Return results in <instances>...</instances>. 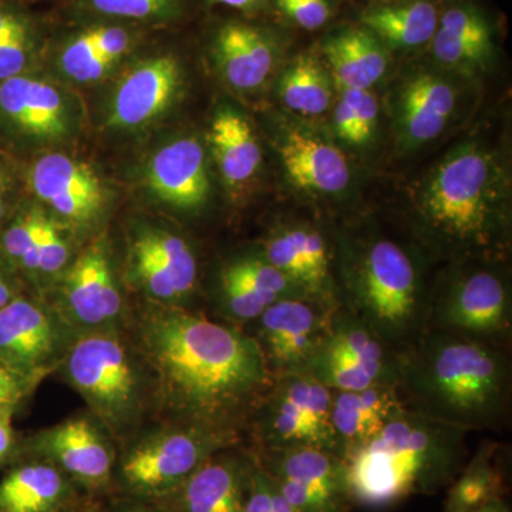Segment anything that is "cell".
Masks as SVG:
<instances>
[{
	"mask_svg": "<svg viewBox=\"0 0 512 512\" xmlns=\"http://www.w3.org/2000/svg\"><path fill=\"white\" fill-rule=\"evenodd\" d=\"M138 335L165 404L185 423L239 431L274 382L249 333L201 313L157 309Z\"/></svg>",
	"mask_w": 512,
	"mask_h": 512,
	"instance_id": "6da1fadb",
	"label": "cell"
},
{
	"mask_svg": "<svg viewBox=\"0 0 512 512\" xmlns=\"http://www.w3.org/2000/svg\"><path fill=\"white\" fill-rule=\"evenodd\" d=\"M507 348L427 328L399 353L397 389L414 412L470 431L498 429L511 402Z\"/></svg>",
	"mask_w": 512,
	"mask_h": 512,
	"instance_id": "7a4b0ae2",
	"label": "cell"
},
{
	"mask_svg": "<svg viewBox=\"0 0 512 512\" xmlns=\"http://www.w3.org/2000/svg\"><path fill=\"white\" fill-rule=\"evenodd\" d=\"M421 241L451 264L501 259L510 242L507 180L478 144L448 153L414 194Z\"/></svg>",
	"mask_w": 512,
	"mask_h": 512,
	"instance_id": "3957f363",
	"label": "cell"
},
{
	"mask_svg": "<svg viewBox=\"0 0 512 512\" xmlns=\"http://www.w3.org/2000/svg\"><path fill=\"white\" fill-rule=\"evenodd\" d=\"M471 431L404 407L379 436L343 458L353 507L386 510L453 483Z\"/></svg>",
	"mask_w": 512,
	"mask_h": 512,
	"instance_id": "277c9868",
	"label": "cell"
},
{
	"mask_svg": "<svg viewBox=\"0 0 512 512\" xmlns=\"http://www.w3.org/2000/svg\"><path fill=\"white\" fill-rule=\"evenodd\" d=\"M342 308L363 320L397 353L427 329L430 292L419 261L382 234L343 245Z\"/></svg>",
	"mask_w": 512,
	"mask_h": 512,
	"instance_id": "5b68a950",
	"label": "cell"
},
{
	"mask_svg": "<svg viewBox=\"0 0 512 512\" xmlns=\"http://www.w3.org/2000/svg\"><path fill=\"white\" fill-rule=\"evenodd\" d=\"M497 261L453 264L444 284L430 292L427 328L507 348L512 332L511 286Z\"/></svg>",
	"mask_w": 512,
	"mask_h": 512,
	"instance_id": "8992f818",
	"label": "cell"
},
{
	"mask_svg": "<svg viewBox=\"0 0 512 512\" xmlns=\"http://www.w3.org/2000/svg\"><path fill=\"white\" fill-rule=\"evenodd\" d=\"M237 430L184 423L138 443L124 456L121 483L140 497L171 495L218 451L238 443Z\"/></svg>",
	"mask_w": 512,
	"mask_h": 512,
	"instance_id": "52a82bcc",
	"label": "cell"
},
{
	"mask_svg": "<svg viewBox=\"0 0 512 512\" xmlns=\"http://www.w3.org/2000/svg\"><path fill=\"white\" fill-rule=\"evenodd\" d=\"M332 402L333 390L308 373L274 377L249 419L258 448L306 446L336 454Z\"/></svg>",
	"mask_w": 512,
	"mask_h": 512,
	"instance_id": "ba28073f",
	"label": "cell"
},
{
	"mask_svg": "<svg viewBox=\"0 0 512 512\" xmlns=\"http://www.w3.org/2000/svg\"><path fill=\"white\" fill-rule=\"evenodd\" d=\"M67 376L99 416L119 426L140 404V372L117 336L80 339L67 357Z\"/></svg>",
	"mask_w": 512,
	"mask_h": 512,
	"instance_id": "9c48e42d",
	"label": "cell"
},
{
	"mask_svg": "<svg viewBox=\"0 0 512 512\" xmlns=\"http://www.w3.org/2000/svg\"><path fill=\"white\" fill-rule=\"evenodd\" d=\"M256 460L298 512H350L346 468L330 451L306 446L256 448Z\"/></svg>",
	"mask_w": 512,
	"mask_h": 512,
	"instance_id": "30bf717a",
	"label": "cell"
},
{
	"mask_svg": "<svg viewBox=\"0 0 512 512\" xmlns=\"http://www.w3.org/2000/svg\"><path fill=\"white\" fill-rule=\"evenodd\" d=\"M339 306L306 298L281 299L255 322L254 333L272 377L306 373L328 336Z\"/></svg>",
	"mask_w": 512,
	"mask_h": 512,
	"instance_id": "8fae6325",
	"label": "cell"
},
{
	"mask_svg": "<svg viewBox=\"0 0 512 512\" xmlns=\"http://www.w3.org/2000/svg\"><path fill=\"white\" fill-rule=\"evenodd\" d=\"M70 127L69 106L53 84L29 73L0 82V134L12 143H53Z\"/></svg>",
	"mask_w": 512,
	"mask_h": 512,
	"instance_id": "7c38bea8",
	"label": "cell"
},
{
	"mask_svg": "<svg viewBox=\"0 0 512 512\" xmlns=\"http://www.w3.org/2000/svg\"><path fill=\"white\" fill-rule=\"evenodd\" d=\"M262 255L308 299L340 306L328 238L309 222H288L265 239Z\"/></svg>",
	"mask_w": 512,
	"mask_h": 512,
	"instance_id": "4fadbf2b",
	"label": "cell"
},
{
	"mask_svg": "<svg viewBox=\"0 0 512 512\" xmlns=\"http://www.w3.org/2000/svg\"><path fill=\"white\" fill-rule=\"evenodd\" d=\"M258 466L255 453L234 447L201 464L173 494V512H242Z\"/></svg>",
	"mask_w": 512,
	"mask_h": 512,
	"instance_id": "5bb4252c",
	"label": "cell"
},
{
	"mask_svg": "<svg viewBox=\"0 0 512 512\" xmlns=\"http://www.w3.org/2000/svg\"><path fill=\"white\" fill-rule=\"evenodd\" d=\"M28 181L40 201L73 224H89L106 202V190L99 175L89 165L66 154L40 157L30 167Z\"/></svg>",
	"mask_w": 512,
	"mask_h": 512,
	"instance_id": "9a60e30c",
	"label": "cell"
},
{
	"mask_svg": "<svg viewBox=\"0 0 512 512\" xmlns=\"http://www.w3.org/2000/svg\"><path fill=\"white\" fill-rule=\"evenodd\" d=\"M183 84L177 57L165 55L141 62L126 74L111 97L109 124L136 130L153 123L170 109Z\"/></svg>",
	"mask_w": 512,
	"mask_h": 512,
	"instance_id": "2e32d148",
	"label": "cell"
},
{
	"mask_svg": "<svg viewBox=\"0 0 512 512\" xmlns=\"http://www.w3.org/2000/svg\"><path fill=\"white\" fill-rule=\"evenodd\" d=\"M57 345L55 320L36 302L18 296L0 309V362L33 377L49 365Z\"/></svg>",
	"mask_w": 512,
	"mask_h": 512,
	"instance_id": "e0dca14e",
	"label": "cell"
},
{
	"mask_svg": "<svg viewBox=\"0 0 512 512\" xmlns=\"http://www.w3.org/2000/svg\"><path fill=\"white\" fill-rule=\"evenodd\" d=\"M147 184L158 200L184 211H197L210 197L204 148L195 138L165 144L147 167Z\"/></svg>",
	"mask_w": 512,
	"mask_h": 512,
	"instance_id": "ac0fdd59",
	"label": "cell"
},
{
	"mask_svg": "<svg viewBox=\"0 0 512 512\" xmlns=\"http://www.w3.org/2000/svg\"><path fill=\"white\" fill-rule=\"evenodd\" d=\"M397 386L376 384L352 392H333L332 423L336 454L346 458L379 436L394 414L404 409Z\"/></svg>",
	"mask_w": 512,
	"mask_h": 512,
	"instance_id": "d6986e66",
	"label": "cell"
},
{
	"mask_svg": "<svg viewBox=\"0 0 512 512\" xmlns=\"http://www.w3.org/2000/svg\"><path fill=\"white\" fill-rule=\"evenodd\" d=\"M430 47L434 59L448 69L477 72L493 59L494 28L483 9L471 2H456L441 9Z\"/></svg>",
	"mask_w": 512,
	"mask_h": 512,
	"instance_id": "ffe728a7",
	"label": "cell"
},
{
	"mask_svg": "<svg viewBox=\"0 0 512 512\" xmlns=\"http://www.w3.org/2000/svg\"><path fill=\"white\" fill-rule=\"evenodd\" d=\"M456 103V89L439 74L420 72L409 77L397 97V127L404 143L420 146L439 137Z\"/></svg>",
	"mask_w": 512,
	"mask_h": 512,
	"instance_id": "44dd1931",
	"label": "cell"
},
{
	"mask_svg": "<svg viewBox=\"0 0 512 512\" xmlns=\"http://www.w3.org/2000/svg\"><path fill=\"white\" fill-rule=\"evenodd\" d=\"M214 53L225 80L245 92L258 89L271 76L278 47L266 30L231 22L218 30Z\"/></svg>",
	"mask_w": 512,
	"mask_h": 512,
	"instance_id": "7402d4cb",
	"label": "cell"
},
{
	"mask_svg": "<svg viewBox=\"0 0 512 512\" xmlns=\"http://www.w3.org/2000/svg\"><path fill=\"white\" fill-rule=\"evenodd\" d=\"M322 348L348 360L365 373L373 384L397 386L399 353L390 348L363 320L342 306L333 313Z\"/></svg>",
	"mask_w": 512,
	"mask_h": 512,
	"instance_id": "603a6c76",
	"label": "cell"
},
{
	"mask_svg": "<svg viewBox=\"0 0 512 512\" xmlns=\"http://www.w3.org/2000/svg\"><path fill=\"white\" fill-rule=\"evenodd\" d=\"M279 153L289 180L302 190L336 194L350 183L348 160L322 138L299 130L289 131Z\"/></svg>",
	"mask_w": 512,
	"mask_h": 512,
	"instance_id": "cb8c5ba5",
	"label": "cell"
},
{
	"mask_svg": "<svg viewBox=\"0 0 512 512\" xmlns=\"http://www.w3.org/2000/svg\"><path fill=\"white\" fill-rule=\"evenodd\" d=\"M64 293L70 311L86 325H101L119 315L120 293L103 248L96 245L74 262Z\"/></svg>",
	"mask_w": 512,
	"mask_h": 512,
	"instance_id": "d4e9b609",
	"label": "cell"
},
{
	"mask_svg": "<svg viewBox=\"0 0 512 512\" xmlns=\"http://www.w3.org/2000/svg\"><path fill=\"white\" fill-rule=\"evenodd\" d=\"M330 76L343 90H370L386 73L387 50L363 26L340 29L323 43Z\"/></svg>",
	"mask_w": 512,
	"mask_h": 512,
	"instance_id": "484cf974",
	"label": "cell"
},
{
	"mask_svg": "<svg viewBox=\"0 0 512 512\" xmlns=\"http://www.w3.org/2000/svg\"><path fill=\"white\" fill-rule=\"evenodd\" d=\"M441 15L433 0H397L367 9L360 26L372 32L384 47L410 50L430 45Z\"/></svg>",
	"mask_w": 512,
	"mask_h": 512,
	"instance_id": "4316f807",
	"label": "cell"
},
{
	"mask_svg": "<svg viewBox=\"0 0 512 512\" xmlns=\"http://www.w3.org/2000/svg\"><path fill=\"white\" fill-rule=\"evenodd\" d=\"M46 447L57 466L83 484L96 487L111 476L109 447L87 420H70L56 427L47 436Z\"/></svg>",
	"mask_w": 512,
	"mask_h": 512,
	"instance_id": "83f0119b",
	"label": "cell"
},
{
	"mask_svg": "<svg viewBox=\"0 0 512 512\" xmlns=\"http://www.w3.org/2000/svg\"><path fill=\"white\" fill-rule=\"evenodd\" d=\"M208 136L215 163L229 187H241L258 173L261 146L244 116L232 109H221L212 120Z\"/></svg>",
	"mask_w": 512,
	"mask_h": 512,
	"instance_id": "f1b7e54d",
	"label": "cell"
},
{
	"mask_svg": "<svg viewBox=\"0 0 512 512\" xmlns=\"http://www.w3.org/2000/svg\"><path fill=\"white\" fill-rule=\"evenodd\" d=\"M500 446L495 441L481 443L468 458L453 483L448 485L443 512H473L483 505L505 498L507 481L498 460Z\"/></svg>",
	"mask_w": 512,
	"mask_h": 512,
	"instance_id": "f546056e",
	"label": "cell"
},
{
	"mask_svg": "<svg viewBox=\"0 0 512 512\" xmlns=\"http://www.w3.org/2000/svg\"><path fill=\"white\" fill-rule=\"evenodd\" d=\"M64 493L66 481L55 466L26 464L0 483V512H52Z\"/></svg>",
	"mask_w": 512,
	"mask_h": 512,
	"instance_id": "4dcf8cb0",
	"label": "cell"
},
{
	"mask_svg": "<svg viewBox=\"0 0 512 512\" xmlns=\"http://www.w3.org/2000/svg\"><path fill=\"white\" fill-rule=\"evenodd\" d=\"M329 76L318 57H296L282 77L281 97L285 106L306 117L325 113L332 101Z\"/></svg>",
	"mask_w": 512,
	"mask_h": 512,
	"instance_id": "1f68e13d",
	"label": "cell"
},
{
	"mask_svg": "<svg viewBox=\"0 0 512 512\" xmlns=\"http://www.w3.org/2000/svg\"><path fill=\"white\" fill-rule=\"evenodd\" d=\"M134 244L146 249L173 279L178 295L183 299L197 285L198 262L187 241L171 232L148 229L141 232Z\"/></svg>",
	"mask_w": 512,
	"mask_h": 512,
	"instance_id": "d6a6232c",
	"label": "cell"
},
{
	"mask_svg": "<svg viewBox=\"0 0 512 512\" xmlns=\"http://www.w3.org/2000/svg\"><path fill=\"white\" fill-rule=\"evenodd\" d=\"M114 63L100 52L90 29L70 40L60 56L63 72L80 83L96 82Z\"/></svg>",
	"mask_w": 512,
	"mask_h": 512,
	"instance_id": "836d02e7",
	"label": "cell"
},
{
	"mask_svg": "<svg viewBox=\"0 0 512 512\" xmlns=\"http://www.w3.org/2000/svg\"><path fill=\"white\" fill-rule=\"evenodd\" d=\"M89 5L111 18L156 20L177 15L181 0H89Z\"/></svg>",
	"mask_w": 512,
	"mask_h": 512,
	"instance_id": "e575fe53",
	"label": "cell"
},
{
	"mask_svg": "<svg viewBox=\"0 0 512 512\" xmlns=\"http://www.w3.org/2000/svg\"><path fill=\"white\" fill-rule=\"evenodd\" d=\"M134 272L141 285L151 296L165 302L180 301L173 279L161 268L156 259L146 249L133 245Z\"/></svg>",
	"mask_w": 512,
	"mask_h": 512,
	"instance_id": "d590c367",
	"label": "cell"
},
{
	"mask_svg": "<svg viewBox=\"0 0 512 512\" xmlns=\"http://www.w3.org/2000/svg\"><path fill=\"white\" fill-rule=\"evenodd\" d=\"M258 461V460H256ZM242 512H298L285 500L274 478L261 466H256L247 503Z\"/></svg>",
	"mask_w": 512,
	"mask_h": 512,
	"instance_id": "8d00e7d4",
	"label": "cell"
},
{
	"mask_svg": "<svg viewBox=\"0 0 512 512\" xmlns=\"http://www.w3.org/2000/svg\"><path fill=\"white\" fill-rule=\"evenodd\" d=\"M69 248L53 222L43 218L37 241V274H56L66 265Z\"/></svg>",
	"mask_w": 512,
	"mask_h": 512,
	"instance_id": "74e56055",
	"label": "cell"
},
{
	"mask_svg": "<svg viewBox=\"0 0 512 512\" xmlns=\"http://www.w3.org/2000/svg\"><path fill=\"white\" fill-rule=\"evenodd\" d=\"M342 97L352 110L355 120L356 144H366L375 134L379 104L370 90H343Z\"/></svg>",
	"mask_w": 512,
	"mask_h": 512,
	"instance_id": "f35d334b",
	"label": "cell"
},
{
	"mask_svg": "<svg viewBox=\"0 0 512 512\" xmlns=\"http://www.w3.org/2000/svg\"><path fill=\"white\" fill-rule=\"evenodd\" d=\"M35 57V36L20 37L0 45V82L29 73Z\"/></svg>",
	"mask_w": 512,
	"mask_h": 512,
	"instance_id": "ab89813d",
	"label": "cell"
},
{
	"mask_svg": "<svg viewBox=\"0 0 512 512\" xmlns=\"http://www.w3.org/2000/svg\"><path fill=\"white\" fill-rule=\"evenodd\" d=\"M32 377L0 362V412H12L25 399Z\"/></svg>",
	"mask_w": 512,
	"mask_h": 512,
	"instance_id": "60d3db41",
	"label": "cell"
},
{
	"mask_svg": "<svg viewBox=\"0 0 512 512\" xmlns=\"http://www.w3.org/2000/svg\"><path fill=\"white\" fill-rule=\"evenodd\" d=\"M296 25L303 29L315 30L322 28L330 18L328 0H303L293 5L279 8Z\"/></svg>",
	"mask_w": 512,
	"mask_h": 512,
	"instance_id": "b9f144b4",
	"label": "cell"
},
{
	"mask_svg": "<svg viewBox=\"0 0 512 512\" xmlns=\"http://www.w3.org/2000/svg\"><path fill=\"white\" fill-rule=\"evenodd\" d=\"M90 30H92V35L100 52L114 60V62H117L130 49V33L126 29L120 28V26H99V28Z\"/></svg>",
	"mask_w": 512,
	"mask_h": 512,
	"instance_id": "7bdbcfd3",
	"label": "cell"
},
{
	"mask_svg": "<svg viewBox=\"0 0 512 512\" xmlns=\"http://www.w3.org/2000/svg\"><path fill=\"white\" fill-rule=\"evenodd\" d=\"M28 36H33L28 16L15 6L0 5V45Z\"/></svg>",
	"mask_w": 512,
	"mask_h": 512,
	"instance_id": "ee69618b",
	"label": "cell"
},
{
	"mask_svg": "<svg viewBox=\"0 0 512 512\" xmlns=\"http://www.w3.org/2000/svg\"><path fill=\"white\" fill-rule=\"evenodd\" d=\"M16 175L12 165L0 156V228L9 221L15 212Z\"/></svg>",
	"mask_w": 512,
	"mask_h": 512,
	"instance_id": "f6af8a7d",
	"label": "cell"
},
{
	"mask_svg": "<svg viewBox=\"0 0 512 512\" xmlns=\"http://www.w3.org/2000/svg\"><path fill=\"white\" fill-rule=\"evenodd\" d=\"M13 271L15 269L0 255V309L19 296Z\"/></svg>",
	"mask_w": 512,
	"mask_h": 512,
	"instance_id": "bcb514c9",
	"label": "cell"
},
{
	"mask_svg": "<svg viewBox=\"0 0 512 512\" xmlns=\"http://www.w3.org/2000/svg\"><path fill=\"white\" fill-rule=\"evenodd\" d=\"M12 412H0V463L9 456L13 447Z\"/></svg>",
	"mask_w": 512,
	"mask_h": 512,
	"instance_id": "7dc6e473",
	"label": "cell"
},
{
	"mask_svg": "<svg viewBox=\"0 0 512 512\" xmlns=\"http://www.w3.org/2000/svg\"><path fill=\"white\" fill-rule=\"evenodd\" d=\"M215 2L229 6V8L248 10L256 8L262 0H215Z\"/></svg>",
	"mask_w": 512,
	"mask_h": 512,
	"instance_id": "c3c4849f",
	"label": "cell"
},
{
	"mask_svg": "<svg viewBox=\"0 0 512 512\" xmlns=\"http://www.w3.org/2000/svg\"><path fill=\"white\" fill-rule=\"evenodd\" d=\"M473 512H511V508L505 498H497V500L491 501V503L485 504Z\"/></svg>",
	"mask_w": 512,
	"mask_h": 512,
	"instance_id": "681fc988",
	"label": "cell"
},
{
	"mask_svg": "<svg viewBox=\"0 0 512 512\" xmlns=\"http://www.w3.org/2000/svg\"><path fill=\"white\" fill-rule=\"evenodd\" d=\"M299 2H303V0H278V6L279 8H282V6L293 5V3Z\"/></svg>",
	"mask_w": 512,
	"mask_h": 512,
	"instance_id": "f907efd6",
	"label": "cell"
},
{
	"mask_svg": "<svg viewBox=\"0 0 512 512\" xmlns=\"http://www.w3.org/2000/svg\"><path fill=\"white\" fill-rule=\"evenodd\" d=\"M123 512H156V511H150V510H130V511H123Z\"/></svg>",
	"mask_w": 512,
	"mask_h": 512,
	"instance_id": "816d5d0a",
	"label": "cell"
}]
</instances>
